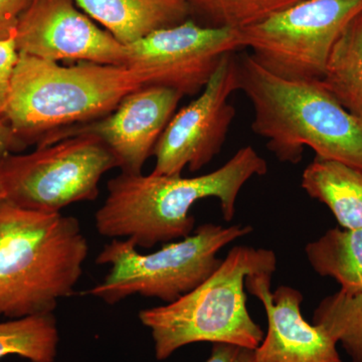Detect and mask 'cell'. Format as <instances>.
Returning <instances> with one entry per match:
<instances>
[{
	"label": "cell",
	"mask_w": 362,
	"mask_h": 362,
	"mask_svg": "<svg viewBox=\"0 0 362 362\" xmlns=\"http://www.w3.org/2000/svg\"><path fill=\"white\" fill-rule=\"evenodd\" d=\"M268 173V163L251 145L238 150L220 168L194 177L121 173L107 185L106 199L95 214V228L109 239H130L150 249L194 233L197 202H220L223 220L235 216L238 197L254 176Z\"/></svg>",
	"instance_id": "obj_1"
},
{
	"label": "cell",
	"mask_w": 362,
	"mask_h": 362,
	"mask_svg": "<svg viewBox=\"0 0 362 362\" xmlns=\"http://www.w3.org/2000/svg\"><path fill=\"white\" fill-rule=\"evenodd\" d=\"M238 80L254 109L252 130L279 161L299 163L309 147L319 158L362 170V121L322 81L277 77L247 52L238 57Z\"/></svg>",
	"instance_id": "obj_2"
},
{
	"label": "cell",
	"mask_w": 362,
	"mask_h": 362,
	"mask_svg": "<svg viewBox=\"0 0 362 362\" xmlns=\"http://www.w3.org/2000/svg\"><path fill=\"white\" fill-rule=\"evenodd\" d=\"M77 218L0 202V318L54 313L89 256Z\"/></svg>",
	"instance_id": "obj_3"
},
{
	"label": "cell",
	"mask_w": 362,
	"mask_h": 362,
	"mask_svg": "<svg viewBox=\"0 0 362 362\" xmlns=\"http://www.w3.org/2000/svg\"><path fill=\"white\" fill-rule=\"evenodd\" d=\"M143 87L126 66L78 62L62 66L20 54L2 118L18 139L45 136L108 115Z\"/></svg>",
	"instance_id": "obj_4"
},
{
	"label": "cell",
	"mask_w": 362,
	"mask_h": 362,
	"mask_svg": "<svg viewBox=\"0 0 362 362\" xmlns=\"http://www.w3.org/2000/svg\"><path fill=\"white\" fill-rule=\"evenodd\" d=\"M277 256L268 249L233 247L216 271L175 302L143 309L139 320L150 331L157 361L192 343H226L256 349L263 329L247 307L246 279L274 275Z\"/></svg>",
	"instance_id": "obj_5"
},
{
	"label": "cell",
	"mask_w": 362,
	"mask_h": 362,
	"mask_svg": "<svg viewBox=\"0 0 362 362\" xmlns=\"http://www.w3.org/2000/svg\"><path fill=\"white\" fill-rule=\"evenodd\" d=\"M252 232L251 226L204 223L183 239L163 244L158 251L141 254L130 239H112L96 259L109 266L101 282L87 290L108 305L134 295L171 303L194 290L221 265V250Z\"/></svg>",
	"instance_id": "obj_6"
},
{
	"label": "cell",
	"mask_w": 362,
	"mask_h": 362,
	"mask_svg": "<svg viewBox=\"0 0 362 362\" xmlns=\"http://www.w3.org/2000/svg\"><path fill=\"white\" fill-rule=\"evenodd\" d=\"M116 168L110 149L90 134L65 138L30 154L1 157L6 201L45 214L95 201L102 177Z\"/></svg>",
	"instance_id": "obj_7"
},
{
	"label": "cell",
	"mask_w": 362,
	"mask_h": 362,
	"mask_svg": "<svg viewBox=\"0 0 362 362\" xmlns=\"http://www.w3.org/2000/svg\"><path fill=\"white\" fill-rule=\"evenodd\" d=\"M362 11V0H301L240 30L244 47L273 75L321 81L335 42Z\"/></svg>",
	"instance_id": "obj_8"
},
{
	"label": "cell",
	"mask_w": 362,
	"mask_h": 362,
	"mask_svg": "<svg viewBox=\"0 0 362 362\" xmlns=\"http://www.w3.org/2000/svg\"><path fill=\"white\" fill-rule=\"evenodd\" d=\"M126 66L142 86L168 88L195 96L206 87L226 54L245 49L240 30L187 20L126 45Z\"/></svg>",
	"instance_id": "obj_9"
},
{
	"label": "cell",
	"mask_w": 362,
	"mask_h": 362,
	"mask_svg": "<svg viewBox=\"0 0 362 362\" xmlns=\"http://www.w3.org/2000/svg\"><path fill=\"white\" fill-rule=\"evenodd\" d=\"M239 90L238 56H223L199 96L173 116L162 133L153 156L152 173L181 175L197 173L220 153L235 116L230 95Z\"/></svg>",
	"instance_id": "obj_10"
},
{
	"label": "cell",
	"mask_w": 362,
	"mask_h": 362,
	"mask_svg": "<svg viewBox=\"0 0 362 362\" xmlns=\"http://www.w3.org/2000/svg\"><path fill=\"white\" fill-rule=\"evenodd\" d=\"M16 44L20 54L47 61H127V47L78 11L75 0H32L16 26Z\"/></svg>",
	"instance_id": "obj_11"
},
{
	"label": "cell",
	"mask_w": 362,
	"mask_h": 362,
	"mask_svg": "<svg viewBox=\"0 0 362 362\" xmlns=\"http://www.w3.org/2000/svg\"><path fill=\"white\" fill-rule=\"evenodd\" d=\"M182 97L168 88L143 86L124 98L108 115L45 136L39 147L73 136H97L115 156L121 173L139 175L153 156L157 142Z\"/></svg>",
	"instance_id": "obj_12"
},
{
	"label": "cell",
	"mask_w": 362,
	"mask_h": 362,
	"mask_svg": "<svg viewBox=\"0 0 362 362\" xmlns=\"http://www.w3.org/2000/svg\"><path fill=\"white\" fill-rule=\"evenodd\" d=\"M270 274L246 279V290L261 301L268 328L255 349L256 362H343L338 343L323 328L305 320L303 295L290 286L271 291Z\"/></svg>",
	"instance_id": "obj_13"
},
{
	"label": "cell",
	"mask_w": 362,
	"mask_h": 362,
	"mask_svg": "<svg viewBox=\"0 0 362 362\" xmlns=\"http://www.w3.org/2000/svg\"><path fill=\"white\" fill-rule=\"evenodd\" d=\"M78 7L127 45L161 28L178 25L192 13L185 0H75Z\"/></svg>",
	"instance_id": "obj_14"
},
{
	"label": "cell",
	"mask_w": 362,
	"mask_h": 362,
	"mask_svg": "<svg viewBox=\"0 0 362 362\" xmlns=\"http://www.w3.org/2000/svg\"><path fill=\"white\" fill-rule=\"evenodd\" d=\"M301 187L329 209L340 228H362V170L315 156L302 173Z\"/></svg>",
	"instance_id": "obj_15"
},
{
	"label": "cell",
	"mask_w": 362,
	"mask_h": 362,
	"mask_svg": "<svg viewBox=\"0 0 362 362\" xmlns=\"http://www.w3.org/2000/svg\"><path fill=\"white\" fill-rule=\"evenodd\" d=\"M307 261L321 277L333 279L339 291L362 294V228H333L305 247Z\"/></svg>",
	"instance_id": "obj_16"
},
{
	"label": "cell",
	"mask_w": 362,
	"mask_h": 362,
	"mask_svg": "<svg viewBox=\"0 0 362 362\" xmlns=\"http://www.w3.org/2000/svg\"><path fill=\"white\" fill-rule=\"evenodd\" d=\"M321 81L349 113L362 121V11L335 42Z\"/></svg>",
	"instance_id": "obj_17"
},
{
	"label": "cell",
	"mask_w": 362,
	"mask_h": 362,
	"mask_svg": "<svg viewBox=\"0 0 362 362\" xmlns=\"http://www.w3.org/2000/svg\"><path fill=\"white\" fill-rule=\"evenodd\" d=\"M59 332L54 313L0 321V359L20 356L30 362H54Z\"/></svg>",
	"instance_id": "obj_18"
},
{
	"label": "cell",
	"mask_w": 362,
	"mask_h": 362,
	"mask_svg": "<svg viewBox=\"0 0 362 362\" xmlns=\"http://www.w3.org/2000/svg\"><path fill=\"white\" fill-rule=\"evenodd\" d=\"M313 323L334 338L352 362H362V294L338 291L324 298L314 310Z\"/></svg>",
	"instance_id": "obj_19"
},
{
	"label": "cell",
	"mask_w": 362,
	"mask_h": 362,
	"mask_svg": "<svg viewBox=\"0 0 362 362\" xmlns=\"http://www.w3.org/2000/svg\"><path fill=\"white\" fill-rule=\"evenodd\" d=\"M209 26L243 30L301 0H185Z\"/></svg>",
	"instance_id": "obj_20"
},
{
	"label": "cell",
	"mask_w": 362,
	"mask_h": 362,
	"mask_svg": "<svg viewBox=\"0 0 362 362\" xmlns=\"http://www.w3.org/2000/svg\"><path fill=\"white\" fill-rule=\"evenodd\" d=\"M20 52L16 44V33L7 39L0 40V116L6 109L11 78Z\"/></svg>",
	"instance_id": "obj_21"
},
{
	"label": "cell",
	"mask_w": 362,
	"mask_h": 362,
	"mask_svg": "<svg viewBox=\"0 0 362 362\" xmlns=\"http://www.w3.org/2000/svg\"><path fill=\"white\" fill-rule=\"evenodd\" d=\"M32 0H0V40L7 39L16 33L21 14Z\"/></svg>",
	"instance_id": "obj_22"
},
{
	"label": "cell",
	"mask_w": 362,
	"mask_h": 362,
	"mask_svg": "<svg viewBox=\"0 0 362 362\" xmlns=\"http://www.w3.org/2000/svg\"><path fill=\"white\" fill-rule=\"evenodd\" d=\"M204 362H256L255 349L226 343H214L211 356Z\"/></svg>",
	"instance_id": "obj_23"
},
{
	"label": "cell",
	"mask_w": 362,
	"mask_h": 362,
	"mask_svg": "<svg viewBox=\"0 0 362 362\" xmlns=\"http://www.w3.org/2000/svg\"><path fill=\"white\" fill-rule=\"evenodd\" d=\"M21 143L18 136L14 134L8 124L0 116V157L11 154V151L18 148Z\"/></svg>",
	"instance_id": "obj_24"
},
{
	"label": "cell",
	"mask_w": 362,
	"mask_h": 362,
	"mask_svg": "<svg viewBox=\"0 0 362 362\" xmlns=\"http://www.w3.org/2000/svg\"><path fill=\"white\" fill-rule=\"evenodd\" d=\"M6 199V187H4V176L1 170V157H0V202Z\"/></svg>",
	"instance_id": "obj_25"
}]
</instances>
